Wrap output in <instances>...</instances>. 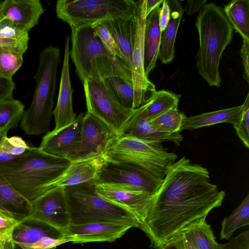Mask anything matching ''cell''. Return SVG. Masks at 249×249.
I'll return each instance as SVG.
<instances>
[{
    "instance_id": "15",
    "label": "cell",
    "mask_w": 249,
    "mask_h": 249,
    "mask_svg": "<svg viewBox=\"0 0 249 249\" xmlns=\"http://www.w3.org/2000/svg\"><path fill=\"white\" fill-rule=\"evenodd\" d=\"M84 115L81 113L69 125L48 132L42 138L39 148L47 154L71 162L80 141Z\"/></svg>"
},
{
    "instance_id": "45",
    "label": "cell",
    "mask_w": 249,
    "mask_h": 249,
    "mask_svg": "<svg viewBox=\"0 0 249 249\" xmlns=\"http://www.w3.org/2000/svg\"><path fill=\"white\" fill-rule=\"evenodd\" d=\"M159 14V24L162 33L165 29L170 18V10L167 0H163Z\"/></svg>"
},
{
    "instance_id": "36",
    "label": "cell",
    "mask_w": 249,
    "mask_h": 249,
    "mask_svg": "<svg viewBox=\"0 0 249 249\" xmlns=\"http://www.w3.org/2000/svg\"><path fill=\"white\" fill-rule=\"evenodd\" d=\"M71 238L66 236L62 238L44 237L33 243L24 245H14L13 249H54L57 247L68 242H71ZM12 243V242H11Z\"/></svg>"
},
{
    "instance_id": "22",
    "label": "cell",
    "mask_w": 249,
    "mask_h": 249,
    "mask_svg": "<svg viewBox=\"0 0 249 249\" xmlns=\"http://www.w3.org/2000/svg\"><path fill=\"white\" fill-rule=\"evenodd\" d=\"M160 5L146 16L144 41V69L148 74L157 65L161 40L159 24Z\"/></svg>"
},
{
    "instance_id": "5",
    "label": "cell",
    "mask_w": 249,
    "mask_h": 249,
    "mask_svg": "<svg viewBox=\"0 0 249 249\" xmlns=\"http://www.w3.org/2000/svg\"><path fill=\"white\" fill-rule=\"evenodd\" d=\"M60 62V51L57 47L50 45L39 54L38 67L34 76L36 84L32 102L21 120V127L27 135H38L49 129Z\"/></svg>"
},
{
    "instance_id": "16",
    "label": "cell",
    "mask_w": 249,
    "mask_h": 249,
    "mask_svg": "<svg viewBox=\"0 0 249 249\" xmlns=\"http://www.w3.org/2000/svg\"><path fill=\"white\" fill-rule=\"evenodd\" d=\"M132 227L118 223H92L81 225L71 224L66 236L74 244L90 242H112L120 238Z\"/></svg>"
},
{
    "instance_id": "31",
    "label": "cell",
    "mask_w": 249,
    "mask_h": 249,
    "mask_svg": "<svg viewBox=\"0 0 249 249\" xmlns=\"http://www.w3.org/2000/svg\"><path fill=\"white\" fill-rule=\"evenodd\" d=\"M249 224V195L221 223V239L228 240L238 229Z\"/></svg>"
},
{
    "instance_id": "20",
    "label": "cell",
    "mask_w": 249,
    "mask_h": 249,
    "mask_svg": "<svg viewBox=\"0 0 249 249\" xmlns=\"http://www.w3.org/2000/svg\"><path fill=\"white\" fill-rule=\"evenodd\" d=\"M105 161L104 156L71 162L52 185V188L81 184L96 185L99 173Z\"/></svg>"
},
{
    "instance_id": "9",
    "label": "cell",
    "mask_w": 249,
    "mask_h": 249,
    "mask_svg": "<svg viewBox=\"0 0 249 249\" xmlns=\"http://www.w3.org/2000/svg\"><path fill=\"white\" fill-rule=\"evenodd\" d=\"M87 111L111 127L118 135L134 114L136 109L121 105L105 80H87L83 84Z\"/></svg>"
},
{
    "instance_id": "7",
    "label": "cell",
    "mask_w": 249,
    "mask_h": 249,
    "mask_svg": "<svg viewBox=\"0 0 249 249\" xmlns=\"http://www.w3.org/2000/svg\"><path fill=\"white\" fill-rule=\"evenodd\" d=\"M106 160L136 166L163 179L178 156L161 143L118 136L104 154Z\"/></svg>"
},
{
    "instance_id": "28",
    "label": "cell",
    "mask_w": 249,
    "mask_h": 249,
    "mask_svg": "<svg viewBox=\"0 0 249 249\" xmlns=\"http://www.w3.org/2000/svg\"><path fill=\"white\" fill-rule=\"evenodd\" d=\"M29 32L0 16V47L24 53L28 48Z\"/></svg>"
},
{
    "instance_id": "35",
    "label": "cell",
    "mask_w": 249,
    "mask_h": 249,
    "mask_svg": "<svg viewBox=\"0 0 249 249\" xmlns=\"http://www.w3.org/2000/svg\"><path fill=\"white\" fill-rule=\"evenodd\" d=\"M186 117L183 112L175 107L149 121L161 131L171 133H179L182 122Z\"/></svg>"
},
{
    "instance_id": "10",
    "label": "cell",
    "mask_w": 249,
    "mask_h": 249,
    "mask_svg": "<svg viewBox=\"0 0 249 249\" xmlns=\"http://www.w3.org/2000/svg\"><path fill=\"white\" fill-rule=\"evenodd\" d=\"M146 0L136 1L134 15L136 28L132 53L131 71L134 92V108L143 104L156 91L155 85L148 79L144 69V41Z\"/></svg>"
},
{
    "instance_id": "37",
    "label": "cell",
    "mask_w": 249,
    "mask_h": 249,
    "mask_svg": "<svg viewBox=\"0 0 249 249\" xmlns=\"http://www.w3.org/2000/svg\"><path fill=\"white\" fill-rule=\"evenodd\" d=\"M243 105L242 116L239 122L233 125L236 133L245 146L249 147V94Z\"/></svg>"
},
{
    "instance_id": "23",
    "label": "cell",
    "mask_w": 249,
    "mask_h": 249,
    "mask_svg": "<svg viewBox=\"0 0 249 249\" xmlns=\"http://www.w3.org/2000/svg\"><path fill=\"white\" fill-rule=\"evenodd\" d=\"M66 236L54 228L37 219L27 217L19 222L12 232L10 241L14 245L29 244L44 237Z\"/></svg>"
},
{
    "instance_id": "50",
    "label": "cell",
    "mask_w": 249,
    "mask_h": 249,
    "mask_svg": "<svg viewBox=\"0 0 249 249\" xmlns=\"http://www.w3.org/2000/svg\"><path fill=\"white\" fill-rule=\"evenodd\" d=\"M160 249H178L176 245L172 242L170 241L163 245Z\"/></svg>"
},
{
    "instance_id": "40",
    "label": "cell",
    "mask_w": 249,
    "mask_h": 249,
    "mask_svg": "<svg viewBox=\"0 0 249 249\" xmlns=\"http://www.w3.org/2000/svg\"><path fill=\"white\" fill-rule=\"evenodd\" d=\"M18 222L0 211V241L10 240L13 230Z\"/></svg>"
},
{
    "instance_id": "11",
    "label": "cell",
    "mask_w": 249,
    "mask_h": 249,
    "mask_svg": "<svg viewBox=\"0 0 249 249\" xmlns=\"http://www.w3.org/2000/svg\"><path fill=\"white\" fill-rule=\"evenodd\" d=\"M162 181V179L138 166L105 159L96 184L107 183L127 186L153 195L158 190Z\"/></svg>"
},
{
    "instance_id": "44",
    "label": "cell",
    "mask_w": 249,
    "mask_h": 249,
    "mask_svg": "<svg viewBox=\"0 0 249 249\" xmlns=\"http://www.w3.org/2000/svg\"><path fill=\"white\" fill-rule=\"evenodd\" d=\"M240 55L244 67V77L249 82V40L243 39V44L240 50Z\"/></svg>"
},
{
    "instance_id": "34",
    "label": "cell",
    "mask_w": 249,
    "mask_h": 249,
    "mask_svg": "<svg viewBox=\"0 0 249 249\" xmlns=\"http://www.w3.org/2000/svg\"><path fill=\"white\" fill-rule=\"evenodd\" d=\"M23 55L14 49L0 47V78L12 79L23 64Z\"/></svg>"
},
{
    "instance_id": "53",
    "label": "cell",
    "mask_w": 249,
    "mask_h": 249,
    "mask_svg": "<svg viewBox=\"0 0 249 249\" xmlns=\"http://www.w3.org/2000/svg\"></svg>"
},
{
    "instance_id": "49",
    "label": "cell",
    "mask_w": 249,
    "mask_h": 249,
    "mask_svg": "<svg viewBox=\"0 0 249 249\" xmlns=\"http://www.w3.org/2000/svg\"><path fill=\"white\" fill-rule=\"evenodd\" d=\"M0 249H13V245L10 240L0 241Z\"/></svg>"
},
{
    "instance_id": "6",
    "label": "cell",
    "mask_w": 249,
    "mask_h": 249,
    "mask_svg": "<svg viewBox=\"0 0 249 249\" xmlns=\"http://www.w3.org/2000/svg\"><path fill=\"white\" fill-rule=\"evenodd\" d=\"M95 185L81 184L64 187L71 224L118 223L139 228L138 220L130 212L100 196L96 192Z\"/></svg>"
},
{
    "instance_id": "26",
    "label": "cell",
    "mask_w": 249,
    "mask_h": 249,
    "mask_svg": "<svg viewBox=\"0 0 249 249\" xmlns=\"http://www.w3.org/2000/svg\"><path fill=\"white\" fill-rule=\"evenodd\" d=\"M243 105H241L194 116L186 117L182 122L181 131L193 130L222 123H230L234 125L240 120Z\"/></svg>"
},
{
    "instance_id": "41",
    "label": "cell",
    "mask_w": 249,
    "mask_h": 249,
    "mask_svg": "<svg viewBox=\"0 0 249 249\" xmlns=\"http://www.w3.org/2000/svg\"><path fill=\"white\" fill-rule=\"evenodd\" d=\"M218 249H249V231L241 232L225 244H218Z\"/></svg>"
},
{
    "instance_id": "8",
    "label": "cell",
    "mask_w": 249,
    "mask_h": 249,
    "mask_svg": "<svg viewBox=\"0 0 249 249\" xmlns=\"http://www.w3.org/2000/svg\"><path fill=\"white\" fill-rule=\"evenodd\" d=\"M135 3L133 0H59L55 12L58 18L76 28L132 16Z\"/></svg>"
},
{
    "instance_id": "21",
    "label": "cell",
    "mask_w": 249,
    "mask_h": 249,
    "mask_svg": "<svg viewBox=\"0 0 249 249\" xmlns=\"http://www.w3.org/2000/svg\"><path fill=\"white\" fill-rule=\"evenodd\" d=\"M109 31L124 57L126 66L132 71V53L136 33L135 17L111 18L100 23Z\"/></svg>"
},
{
    "instance_id": "43",
    "label": "cell",
    "mask_w": 249,
    "mask_h": 249,
    "mask_svg": "<svg viewBox=\"0 0 249 249\" xmlns=\"http://www.w3.org/2000/svg\"><path fill=\"white\" fill-rule=\"evenodd\" d=\"M15 88L13 79L0 78V101L12 98Z\"/></svg>"
},
{
    "instance_id": "1",
    "label": "cell",
    "mask_w": 249,
    "mask_h": 249,
    "mask_svg": "<svg viewBox=\"0 0 249 249\" xmlns=\"http://www.w3.org/2000/svg\"><path fill=\"white\" fill-rule=\"evenodd\" d=\"M207 168L185 157L170 166L139 225L150 247L160 249L188 225L206 219L212 209L222 205L225 192L212 183Z\"/></svg>"
},
{
    "instance_id": "25",
    "label": "cell",
    "mask_w": 249,
    "mask_h": 249,
    "mask_svg": "<svg viewBox=\"0 0 249 249\" xmlns=\"http://www.w3.org/2000/svg\"><path fill=\"white\" fill-rule=\"evenodd\" d=\"M167 1L170 10V18L161 37L158 56L161 63L163 64L170 63L175 57L176 36L183 14L181 1Z\"/></svg>"
},
{
    "instance_id": "3",
    "label": "cell",
    "mask_w": 249,
    "mask_h": 249,
    "mask_svg": "<svg viewBox=\"0 0 249 249\" xmlns=\"http://www.w3.org/2000/svg\"><path fill=\"white\" fill-rule=\"evenodd\" d=\"M67 159L31 146L12 163L0 166V174L30 203L52 189L53 183L71 163Z\"/></svg>"
},
{
    "instance_id": "24",
    "label": "cell",
    "mask_w": 249,
    "mask_h": 249,
    "mask_svg": "<svg viewBox=\"0 0 249 249\" xmlns=\"http://www.w3.org/2000/svg\"><path fill=\"white\" fill-rule=\"evenodd\" d=\"M31 210V203L0 174V211L20 222L30 216Z\"/></svg>"
},
{
    "instance_id": "47",
    "label": "cell",
    "mask_w": 249,
    "mask_h": 249,
    "mask_svg": "<svg viewBox=\"0 0 249 249\" xmlns=\"http://www.w3.org/2000/svg\"><path fill=\"white\" fill-rule=\"evenodd\" d=\"M171 241H172L178 249H196L181 232L178 234Z\"/></svg>"
},
{
    "instance_id": "46",
    "label": "cell",
    "mask_w": 249,
    "mask_h": 249,
    "mask_svg": "<svg viewBox=\"0 0 249 249\" xmlns=\"http://www.w3.org/2000/svg\"><path fill=\"white\" fill-rule=\"evenodd\" d=\"M207 0H188L184 7L183 12L192 16L202 7L207 2Z\"/></svg>"
},
{
    "instance_id": "14",
    "label": "cell",
    "mask_w": 249,
    "mask_h": 249,
    "mask_svg": "<svg viewBox=\"0 0 249 249\" xmlns=\"http://www.w3.org/2000/svg\"><path fill=\"white\" fill-rule=\"evenodd\" d=\"M95 191L105 199L130 212L139 225L144 221L152 195L127 186L113 184H97Z\"/></svg>"
},
{
    "instance_id": "27",
    "label": "cell",
    "mask_w": 249,
    "mask_h": 249,
    "mask_svg": "<svg viewBox=\"0 0 249 249\" xmlns=\"http://www.w3.org/2000/svg\"><path fill=\"white\" fill-rule=\"evenodd\" d=\"M180 97V95L171 91L156 90L140 107L150 121L172 108L178 107Z\"/></svg>"
},
{
    "instance_id": "38",
    "label": "cell",
    "mask_w": 249,
    "mask_h": 249,
    "mask_svg": "<svg viewBox=\"0 0 249 249\" xmlns=\"http://www.w3.org/2000/svg\"><path fill=\"white\" fill-rule=\"evenodd\" d=\"M107 49L113 55L124 60V57L109 31L101 23L91 26ZM125 61V60H124Z\"/></svg>"
},
{
    "instance_id": "42",
    "label": "cell",
    "mask_w": 249,
    "mask_h": 249,
    "mask_svg": "<svg viewBox=\"0 0 249 249\" xmlns=\"http://www.w3.org/2000/svg\"><path fill=\"white\" fill-rule=\"evenodd\" d=\"M7 133L6 131L0 132V166L10 164L17 159L10 155L5 147V140Z\"/></svg>"
},
{
    "instance_id": "12",
    "label": "cell",
    "mask_w": 249,
    "mask_h": 249,
    "mask_svg": "<svg viewBox=\"0 0 249 249\" xmlns=\"http://www.w3.org/2000/svg\"><path fill=\"white\" fill-rule=\"evenodd\" d=\"M118 135L104 122L87 111L81 139L71 162L104 156Z\"/></svg>"
},
{
    "instance_id": "30",
    "label": "cell",
    "mask_w": 249,
    "mask_h": 249,
    "mask_svg": "<svg viewBox=\"0 0 249 249\" xmlns=\"http://www.w3.org/2000/svg\"><path fill=\"white\" fill-rule=\"evenodd\" d=\"M182 233L190 241L196 249H218L211 227L205 220H197L185 228Z\"/></svg>"
},
{
    "instance_id": "4",
    "label": "cell",
    "mask_w": 249,
    "mask_h": 249,
    "mask_svg": "<svg viewBox=\"0 0 249 249\" xmlns=\"http://www.w3.org/2000/svg\"><path fill=\"white\" fill-rule=\"evenodd\" d=\"M195 25L199 36L196 67L209 86L219 87L221 82L220 59L232 40L233 29L223 8L213 2L206 3L201 8Z\"/></svg>"
},
{
    "instance_id": "29",
    "label": "cell",
    "mask_w": 249,
    "mask_h": 249,
    "mask_svg": "<svg viewBox=\"0 0 249 249\" xmlns=\"http://www.w3.org/2000/svg\"><path fill=\"white\" fill-rule=\"evenodd\" d=\"M223 9L233 29L243 39L249 40V0H233Z\"/></svg>"
},
{
    "instance_id": "13",
    "label": "cell",
    "mask_w": 249,
    "mask_h": 249,
    "mask_svg": "<svg viewBox=\"0 0 249 249\" xmlns=\"http://www.w3.org/2000/svg\"><path fill=\"white\" fill-rule=\"evenodd\" d=\"M28 217L43 222L66 236L71 224L68 199L64 187L51 189L31 203Z\"/></svg>"
},
{
    "instance_id": "19",
    "label": "cell",
    "mask_w": 249,
    "mask_h": 249,
    "mask_svg": "<svg viewBox=\"0 0 249 249\" xmlns=\"http://www.w3.org/2000/svg\"><path fill=\"white\" fill-rule=\"evenodd\" d=\"M118 136L159 143L171 141L177 145H179L183 140L179 133L164 132L153 125L146 118L140 107L136 109L134 114Z\"/></svg>"
},
{
    "instance_id": "33",
    "label": "cell",
    "mask_w": 249,
    "mask_h": 249,
    "mask_svg": "<svg viewBox=\"0 0 249 249\" xmlns=\"http://www.w3.org/2000/svg\"><path fill=\"white\" fill-rule=\"evenodd\" d=\"M105 82L112 95L124 107L134 108V92L133 86L118 77L107 78Z\"/></svg>"
},
{
    "instance_id": "48",
    "label": "cell",
    "mask_w": 249,
    "mask_h": 249,
    "mask_svg": "<svg viewBox=\"0 0 249 249\" xmlns=\"http://www.w3.org/2000/svg\"><path fill=\"white\" fill-rule=\"evenodd\" d=\"M163 0H146V16L153 11L156 7L163 2Z\"/></svg>"
},
{
    "instance_id": "17",
    "label": "cell",
    "mask_w": 249,
    "mask_h": 249,
    "mask_svg": "<svg viewBox=\"0 0 249 249\" xmlns=\"http://www.w3.org/2000/svg\"><path fill=\"white\" fill-rule=\"evenodd\" d=\"M70 38H65L64 55L61 71L58 99L56 107L53 110L55 127L57 130L72 123L76 116L72 106V92L69 70V43Z\"/></svg>"
},
{
    "instance_id": "2",
    "label": "cell",
    "mask_w": 249,
    "mask_h": 249,
    "mask_svg": "<svg viewBox=\"0 0 249 249\" xmlns=\"http://www.w3.org/2000/svg\"><path fill=\"white\" fill-rule=\"evenodd\" d=\"M71 28L69 56L82 84L118 77L133 86L131 71L124 60L112 54L89 25Z\"/></svg>"
},
{
    "instance_id": "18",
    "label": "cell",
    "mask_w": 249,
    "mask_h": 249,
    "mask_svg": "<svg viewBox=\"0 0 249 249\" xmlns=\"http://www.w3.org/2000/svg\"><path fill=\"white\" fill-rule=\"evenodd\" d=\"M45 9L39 0L0 1V16L29 32L38 23Z\"/></svg>"
},
{
    "instance_id": "39",
    "label": "cell",
    "mask_w": 249,
    "mask_h": 249,
    "mask_svg": "<svg viewBox=\"0 0 249 249\" xmlns=\"http://www.w3.org/2000/svg\"><path fill=\"white\" fill-rule=\"evenodd\" d=\"M5 145L8 153L16 158L25 154L31 147L21 137L17 136L7 137Z\"/></svg>"
},
{
    "instance_id": "32",
    "label": "cell",
    "mask_w": 249,
    "mask_h": 249,
    "mask_svg": "<svg viewBox=\"0 0 249 249\" xmlns=\"http://www.w3.org/2000/svg\"><path fill=\"white\" fill-rule=\"evenodd\" d=\"M24 111V105L18 100L0 101V132L17 127Z\"/></svg>"
},
{
    "instance_id": "51",
    "label": "cell",
    "mask_w": 249,
    "mask_h": 249,
    "mask_svg": "<svg viewBox=\"0 0 249 249\" xmlns=\"http://www.w3.org/2000/svg\"></svg>"
},
{
    "instance_id": "52",
    "label": "cell",
    "mask_w": 249,
    "mask_h": 249,
    "mask_svg": "<svg viewBox=\"0 0 249 249\" xmlns=\"http://www.w3.org/2000/svg\"></svg>"
}]
</instances>
